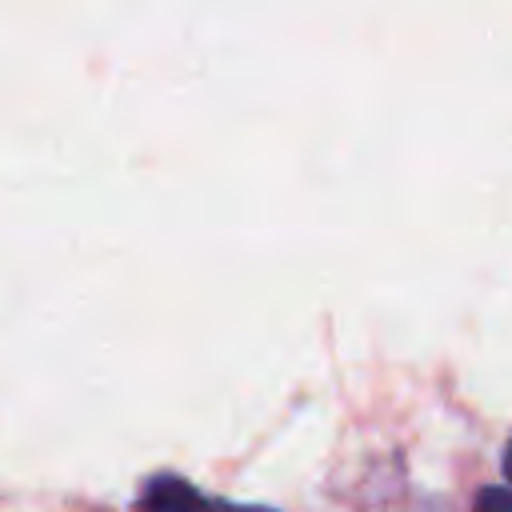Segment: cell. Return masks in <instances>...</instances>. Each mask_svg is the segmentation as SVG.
Instances as JSON below:
<instances>
[{
	"mask_svg": "<svg viewBox=\"0 0 512 512\" xmlns=\"http://www.w3.org/2000/svg\"><path fill=\"white\" fill-rule=\"evenodd\" d=\"M504 476L512 480V440H508V448H504Z\"/></svg>",
	"mask_w": 512,
	"mask_h": 512,
	"instance_id": "3957f363",
	"label": "cell"
},
{
	"mask_svg": "<svg viewBox=\"0 0 512 512\" xmlns=\"http://www.w3.org/2000/svg\"><path fill=\"white\" fill-rule=\"evenodd\" d=\"M136 512H276V508L216 500V496H204L200 488H192L176 472H156L144 480V488L136 496Z\"/></svg>",
	"mask_w": 512,
	"mask_h": 512,
	"instance_id": "6da1fadb",
	"label": "cell"
},
{
	"mask_svg": "<svg viewBox=\"0 0 512 512\" xmlns=\"http://www.w3.org/2000/svg\"><path fill=\"white\" fill-rule=\"evenodd\" d=\"M472 512H512V484H488L476 492Z\"/></svg>",
	"mask_w": 512,
	"mask_h": 512,
	"instance_id": "7a4b0ae2",
	"label": "cell"
}]
</instances>
